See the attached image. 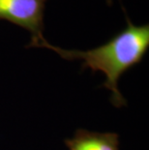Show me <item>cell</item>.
Here are the masks:
<instances>
[{
    "instance_id": "6da1fadb",
    "label": "cell",
    "mask_w": 149,
    "mask_h": 150,
    "mask_svg": "<svg viewBox=\"0 0 149 150\" xmlns=\"http://www.w3.org/2000/svg\"><path fill=\"white\" fill-rule=\"evenodd\" d=\"M36 47H46L67 60H81L82 69L102 72L106 76L104 86L112 91V103L121 108L125 99L118 89V81L126 71L138 64L149 47V25H135L127 18V26L123 31L102 46L88 50H64L49 44L45 39Z\"/></svg>"
},
{
    "instance_id": "7a4b0ae2",
    "label": "cell",
    "mask_w": 149,
    "mask_h": 150,
    "mask_svg": "<svg viewBox=\"0 0 149 150\" xmlns=\"http://www.w3.org/2000/svg\"><path fill=\"white\" fill-rule=\"evenodd\" d=\"M47 0H0V20L8 21L31 33L28 47H37L45 40L44 12Z\"/></svg>"
},
{
    "instance_id": "3957f363",
    "label": "cell",
    "mask_w": 149,
    "mask_h": 150,
    "mask_svg": "<svg viewBox=\"0 0 149 150\" xmlns=\"http://www.w3.org/2000/svg\"><path fill=\"white\" fill-rule=\"evenodd\" d=\"M65 143L69 150H119V136L80 129Z\"/></svg>"
}]
</instances>
